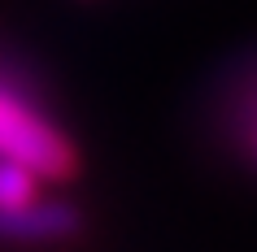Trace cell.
<instances>
[{
	"instance_id": "6da1fadb",
	"label": "cell",
	"mask_w": 257,
	"mask_h": 252,
	"mask_svg": "<svg viewBox=\"0 0 257 252\" xmlns=\"http://www.w3.org/2000/svg\"><path fill=\"white\" fill-rule=\"evenodd\" d=\"M0 157L22 161L27 170L53 183L79 174V148L66 139V131L5 79H0Z\"/></svg>"
},
{
	"instance_id": "7a4b0ae2",
	"label": "cell",
	"mask_w": 257,
	"mask_h": 252,
	"mask_svg": "<svg viewBox=\"0 0 257 252\" xmlns=\"http://www.w3.org/2000/svg\"><path fill=\"white\" fill-rule=\"evenodd\" d=\"M83 230V213L79 204H70L61 196H31L22 204H9L0 209V243H70V239Z\"/></svg>"
},
{
	"instance_id": "3957f363",
	"label": "cell",
	"mask_w": 257,
	"mask_h": 252,
	"mask_svg": "<svg viewBox=\"0 0 257 252\" xmlns=\"http://www.w3.org/2000/svg\"><path fill=\"white\" fill-rule=\"evenodd\" d=\"M40 183H44V178L35 170H27L22 161H5V157H0V209L40 196Z\"/></svg>"
},
{
	"instance_id": "277c9868",
	"label": "cell",
	"mask_w": 257,
	"mask_h": 252,
	"mask_svg": "<svg viewBox=\"0 0 257 252\" xmlns=\"http://www.w3.org/2000/svg\"><path fill=\"white\" fill-rule=\"evenodd\" d=\"M235 144L257 165V83H253V92L240 96V105H235Z\"/></svg>"
}]
</instances>
